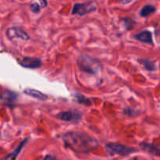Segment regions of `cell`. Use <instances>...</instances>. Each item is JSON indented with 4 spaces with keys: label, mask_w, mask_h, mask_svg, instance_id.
Listing matches in <instances>:
<instances>
[{
    "label": "cell",
    "mask_w": 160,
    "mask_h": 160,
    "mask_svg": "<svg viewBox=\"0 0 160 160\" xmlns=\"http://www.w3.org/2000/svg\"><path fill=\"white\" fill-rule=\"evenodd\" d=\"M97 10V5L93 2L83 3H76L73 6L72 9V14L73 15L84 16L85 14H88L90 12Z\"/></svg>",
    "instance_id": "277c9868"
},
{
    "label": "cell",
    "mask_w": 160,
    "mask_h": 160,
    "mask_svg": "<svg viewBox=\"0 0 160 160\" xmlns=\"http://www.w3.org/2000/svg\"><path fill=\"white\" fill-rule=\"evenodd\" d=\"M156 11V6L153 5H145L142 7V9L140 10V16L142 17H147L152 13L155 12Z\"/></svg>",
    "instance_id": "5bb4252c"
},
{
    "label": "cell",
    "mask_w": 160,
    "mask_h": 160,
    "mask_svg": "<svg viewBox=\"0 0 160 160\" xmlns=\"http://www.w3.org/2000/svg\"><path fill=\"white\" fill-rule=\"evenodd\" d=\"M134 38L145 44H152V45L153 44L152 34L149 31H143L138 34H135Z\"/></svg>",
    "instance_id": "9c48e42d"
},
{
    "label": "cell",
    "mask_w": 160,
    "mask_h": 160,
    "mask_svg": "<svg viewBox=\"0 0 160 160\" xmlns=\"http://www.w3.org/2000/svg\"><path fill=\"white\" fill-rule=\"evenodd\" d=\"M78 65L81 71L94 75L98 74L102 69V65L98 59L87 54L80 55L78 59Z\"/></svg>",
    "instance_id": "7a4b0ae2"
},
{
    "label": "cell",
    "mask_w": 160,
    "mask_h": 160,
    "mask_svg": "<svg viewBox=\"0 0 160 160\" xmlns=\"http://www.w3.org/2000/svg\"><path fill=\"white\" fill-rule=\"evenodd\" d=\"M40 3H41V6H40L41 8L46 7L47 5H48V2H47L46 1H41Z\"/></svg>",
    "instance_id": "d6986e66"
},
{
    "label": "cell",
    "mask_w": 160,
    "mask_h": 160,
    "mask_svg": "<svg viewBox=\"0 0 160 160\" xmlns=\"http://www.w3.org/2000/svg\"><path fill=\"white\" fill-rule=\"evenodd\" d=\"M74 98H75V99H76V101L78 102L81 103V104L85 105V106H91V104H92L91 99L86 98L85 96H84L83 95H81V93L75 94Z\"/></svg>",
    "instance_id": "9a60e30c"
},
{
    "label": "cell",
    "mask_w": 160,
    "mask_h": 160,
    "mask_svg": "<svg viewBox=\"0 0 160 160\" xmlns=\"http://www.w3.org/2000/svg\"><path fill=\"white\" fill-rule=\"evenodd\" d=\"M21 67L28 69H38L42 66V60L39 58L25 56L19 62Z\"/></svg>",
    "instance_id": "8992f818"
},
{
    "label": "cell",
    "mask_w": 160,
    "mask_h": 160,
    "mask_svg": "<svg viewBox=\"0 0 160 160\" xmlns=\"http://www.w3.org/2000/svg\"><path fill=\"white\" fill-rule=\"evenodd\" d=\"M56 117L62 121H79L81 119V114L74 111H64L59 112Z\"/></svg>",
    "instance_id": "52a82bcc"
},
{
    "label": "cell",
    "mask_w": 160,
    "mask_h": 160,
    "mask_svg": "<svg viewBox=\"0 0 160 160\" xmlns=\"http://www.w3.org/2000/svg\"><path fill=\"white\" fill-rule=\"evenodd\" d=\"M43 160H56V158L55 156H51V155H47Z\"/></svg>",
    "instance_id": "ac0fdd59"
},
{
    "label": "cell",
    "mask_w": 160,
    "mask_h": 160,
    "mask_svg": "<svg viewBox=\"0 0 160 160\" xmlns=\"http://www.w3.org/2000/svg\"><path fill=\"white\" fill-rule=\"evenodd\" d=\"M23 93L32 97V98H36V99L41 100V101H45L48 98V96L45 94L42 93L40 91L36 90V89L30 88L24 89L23 90Z\"/></svg>",
    "instance_id": "8fae6325"
},
{
    "label": "cell",
    "mask_w": 160,
    "mask_h": 160,
    "mask_svg": "<svg viewBox=\"0 0 160 160\" xmlns=\"http://www.w3.org/2000/svg\"><path fill=\"white\" fill-rule=\"evenodd\" d=\"M139 63L143 65L145 69L148 71H154L156 70V62L152 60H150L148 59H138Z\"/></svg>",
    "instance_id": "4fadbf2b"
},
{
    "label": "cell",
    "mask_w": 160,
    "mask_h": 160,
    "mask_svg": "<svg viewBox=\"0 0 160 160\" xmlns=\"http://www.w3.org/2000/svg\"><path fill=\"white\" fill-rule=\"evenodd\" d=\"M6 36L9 39L12 40L13 38H20L23 41H28L30 39V35L20 27H12L6 30Z\"/></svg>",
    "instance_id": "5b68a950"
},
{
    "label": "cell",
    "mask_w": 160,
    "mask_h": 160,
    "mask_svg": "<svg viewBox=\"0 0 160 160\" xmlns=\"http://www.w3.org/2000/svg\"><path fill=\"white\" fill-rule=\"evenodd\" d=\"M105 148L108 154L110 156L117 155V156H126L137 152L136 148L118 143H108L105 146Z\"/></svg>",
    "instance_id": "3957f363"
},
{
    "label": "cell",
    "mask_w": 160,
    "mask_h": 160,
    "mask_svg": "<svg viewBox=\"0 0 160 160\" xmlns=\"http://www.w3.org/2000/svg\"><path fill=\"white\" fill-rule=\"evenodd\" d=\"M140 147L143 151L147 152L154 155V156H159V147L156 146V145H154L153 144L142 142V143H140Z\"/></svg>",
    "instance_id": "7c38bea8"
},
{
    "label": "cell",
    "mask_w": 160,
    "mask_h": 160,
    "mask_svg": "<svg viewBox=\"0 0 160 160\" xmlns=\"http://www.w3.org/2000/svg\"><path fill=\"white\" fill-rule=\"evenodd\" d=\"M28 141V138H25L24 140L22 141V142L19 144L18 146H17V148L13 150V151L11 152L10 153H9V154H8L7 156H6L2 160H16L17 159V156H19V154L20 153L21 150L23 149V147L25 146V145L27 144Z\"/></svg>",
    "instance_id": "30bf717a"
},
{
    "label": "cell",
    "mask_w": 160,
    "mask_h": 160,
    "mask_svg": "<svg viewBox=\"0 0 160 160\" xmlns=\"http://www.w3.org/2000/svg\"><path fill=\"white\" fill-rule=\"evenodd\" d=\"M18 98V93L12 91L5 89L0 95V99L6 105H12Z\"/></svg>",
    "instance_id": "ba28073f"
},
{
    "label": "cell",
    "mask_w": 160,
    "mask_h": 160,
    "mask_svg": "<svg viewBox=\"0 0 160 160\" xmlns=\"http://www.w3.org/2000/svg\"><path fill=\"white\" fill-rule=\"evenodd\" d=\"M30 9L34 13H38V12H40L41 10V6L40 5H38V2H33L30 5Z\"/></svg>",
    "instance_id": "e0dca14e"
},
{
    "label": "cell",
    "mask_w": 160,
    "mask_h": 160,
    "mask_svg": "<svg viewBox=\"0 0 160 160\" xmlns=\"http://www.w3.org/2000/svg\"><path fill=\"white\" fill-rule=\"evenodd\" d=\"M123 114H125V115L128 116V117H137L138 115H139V114H140V112H139V111H137L136 109H132V108H131V107H128V108H127V109H125L124 110H123Z\"/></svg>",
    "instance_id": "2e32d148"
},
{
    "label": "cell",
    "mask_w": 160,
    "mask_h": 160,
    "mask_svg": "<svg viewBox=\"0 0 160 160\" xmlns=\"http://www.w3.org/2000/svg\"><path fill=\"white\" fill-rule=\"evenodd\" d=\"M66 147L78 152H88L98 145L96 139L81 131H70L62 135Z\"/></svg>",
    "instance_id": "6da1fadb"
}]
</instances>
